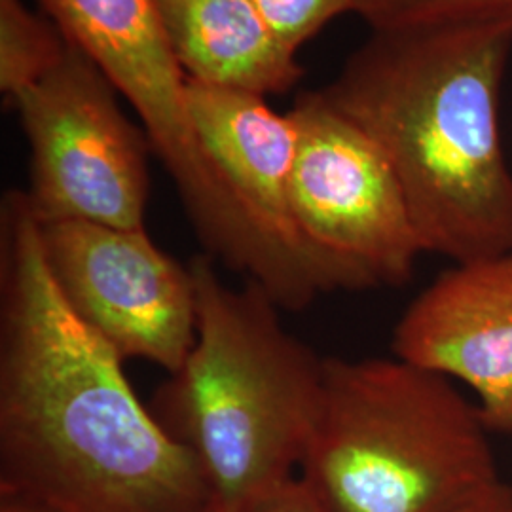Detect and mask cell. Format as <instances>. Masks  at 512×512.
I'll list each match as a JSON object with an SVG mask.
<instances>
[{
    "label": "cell",
    "mask_w": 512,
    "mask_h": 512,
    "mask_svg": "<svg viewBox=\"0 0 512 512\" xmlns=\"http://www.w3.org/2000/svg\"><path fill=\"white\" fill-rule=\"evenodd\" d=\"M512 18L372 31L325 88L384 150L423 253L454 264L512 249L499 129Z\"/></svg>",
    "instance_id": "cell-2"
},
{
    "label": "cell",
    "mask_w": 512,
    "mask_h": 512,
    "mask_svg": "<svg viewBox=\"0 0 512 512\" xmlns=\"http://www.w3.org/2000/svg\"><path fill=\"white\" fill-rule=\"evenodd\" d=\"M490 433L440 374L330 357L298 480L325 512H444L499 480Z\"/></svg>",
    "instance_id": "cell-4"
},
{
    "label": "cell",
    "mask_w": 512,
    "mask_h": 512,
    "mask_svg": "<svg viewBox=\"0 0 512 512\" xmlns=\"http://www.w3.org/2000/svg\"><path fill=\"white\" fill-rule=\"evenodd\" d=\"M243 512H325L298 476L275 488L264 497H260L251 507Z\"/></svg>",
    "instance_id": "cell-14"
},
{
    "label": "cell",
    "mask_w": 512,
    "mask_h": 512,
    "mask_svg": "<svg viewBox=\"0 0 512 512\" xmlns=\"http://www.w3.org/2000/svg\"><path fill=\"white\" fill-rule=\"evenodd\" d=\"M116 93L71 42L54 71L14 99L33 162L25 194L40 224L145 228L152 145L129 122Z\"/></svg>",
    "instance_id": "cell-6"
},
{
    "label": "cell",
    "mask_w": 512,
    "mask_h": 512,
    "mask_svg": "<svg viewBox=\"0 0 512 512\" xmlns=\"http://www.w3.org/2000/svg\"><path fill=\"white\" fill-rule=\"evenodd\" d=\"M289 114L291 213L325 294L408 283L423 249L384 150L323 90L302 93Z\"/></svg>",
    "instance_id": "cell-5"
},
{
    "label": "cell",
    "mask_w": 512,
    "mask_h": 512,
    "mask_svg": "<svg viewBox=\"0 0 512 512\" xmlns=\"http://www.w3.org/2000/svg\"><path fill=\"white\" fill-rule=\"evenodd\" d=\"M275 37L291 52H298L329 21L353 12L357 0H255Z\"/></svg>",
    "instance_id": "cell-13"
},
{
    "label": "cell",
    "mask_w": 512,
    "mask_h": 512,
    "mask_svg": "<svg viewBox=\"0 0 512 512\" xmlns=\"http://www.w3.org/2000/svg\"><path fill=\"white\" fill-rule=\"evenodd\" d=\"M196 342L150 401L194 458L219 512H243L298 476L321 416L325 359L281 323L268 294L232 287L194 256Z\"/></svg>",
    "instance_id": "cell-3"
},
{
    "label": "cell",
    "mask_w": 512,
    "mask_h": 512,
    "mask_svg": "<svg viewBox=\"0 0 512 512\" xmlns=\"http://www.w3.org/2000/svg\"><path fill=\"white\" fill-rule=\"evenodd\" d=\"M154 2L188 80L266 97L289 92L304 74L255 0Z\"/></svg>",
    "instance_id": "cell-10"
},
{
    "label": "cell",
    "mask_w": 512,
    "mask_h": 512,
    "mask_svg": "<svg viewBox=\"0 0 512 512\" xmlns=\"http://www.w3.org/2000/svg\"><path fill=\"white\" fill-rule=\"evenodd\" d=\"M444 512H512V486L499 478Z\"/></svg>",
    "instance_id": "cell-15"
},
{
    "label": "cell",
    "mask_w": 512,
    "mask_h": 512,
    "mask_svg": "<svg viewBox=\"0 0 512 512\" xmlns=\"http://www.w3.org/2000/svg\"><path fill=\"white\" fill-rule=\"evenodd\" d=\"M0 512H54L46 507H40L35 503H29L25 499L10 497V495H0Z\"/></svg>",
    "instance_id": "cell-16"
},
{
    "label": "cell",
    "mask_w": 512,
    "mask_h": 512,
    "mask_svg": "<svg viewBox=\"0 0 512 512\" xmlns=\"http://www.w3.org/2000/svg\"><path fill=\"white\" fill-rule=\"evenodd\" d=\"M50 274L74 315L122 361L179 370L198 332L190 266L162 251L147 228L84 220L40 224Z\"/></svg>",
    "instance_id": "cell-7"
},
{
    "label": "cell",
    "mask_w": 512,
    "mask_h": 512,
    "mask_svg": "<svg viewBox=\"0 0 512 512\" xmlns=\"http://www.w3.org/2000/svg\"><path fill=\"white\" fill-rule=\"evenodd\" d=\"M355 14L372 31L412 25L512 18V0H357Z\"/></svg>",
    "instance_id": "cell-12"
},
{
    "label": "cell",
    "mask_w": 512,
    "mask_h": 512,
    "mask_svg": "<svg viewBox=\"0 0 512 512\" xmlns=\"http://www.w3.org/2000/svg\"><path fill=\"white\" fill-rule=\"evenodd\" d=\"M63 35L92 59L139 114L190 224L202 219L209 175L188 112L184 74L154 0H40Z\"/></svg>",
    "instance_id": "cell-8"
},
{
    "label": "cell",
    "mask_w": 512,
    "mask_h": 512,
    "mask_svg": "<svg viewBox=\"0 0 512 512\" xmlns=\"http://www.w3.org/2000/svg\"><path fill=\"white\" fill-rule=\"evenodd\" d=\"M71 42L23 0H0V92L10 103L63 61Z\"/></svg>",
    "instance_id": "cell-11"
},
{
    "label": "cell",
    "mask_w": 512,
    "mask_h": 512,
    "mask_svg": "<svg viewBox=\"0 0 512 512\" xmlns=\"http://www.w3.org/2000/svg\"><path fill=\"white\" fill-rule=\"evenodd\" d=\"M393 355L469 385L492 433H512V249L452 264L404 310Z\"/></svg>",
    "instance_id": "cell-9"
},
{
    "label": "cell",
    "mask_w": 512,
    "mask_h": 512,
    "mask_svg": "<svg viewBox=\"0 0 512 512\" xmlns=\"http://www.w3.org/2000/svg\"><path fill=\"white\" fill-rule=\"evenodd\" d=\"M59 294L25 192L0 209V495L54 512H213L194 458Z\"/></svg>",
    "instance_id": "cell-1"
},
{
    "label": "cell",
    "mask_w": 512,
    "mask_h": 512,
    "mask_svg": "<svg viewBox=\"0 0 512 512\" xmlns=\"http://www.w3.org/2000/svg\"><path fill=\"white\" fill-rule=\"evenodd\" d=\"M213 512H219V511H213Z\"/></svg>",
    "instance_id": "cell-17"
}]
</instances>
